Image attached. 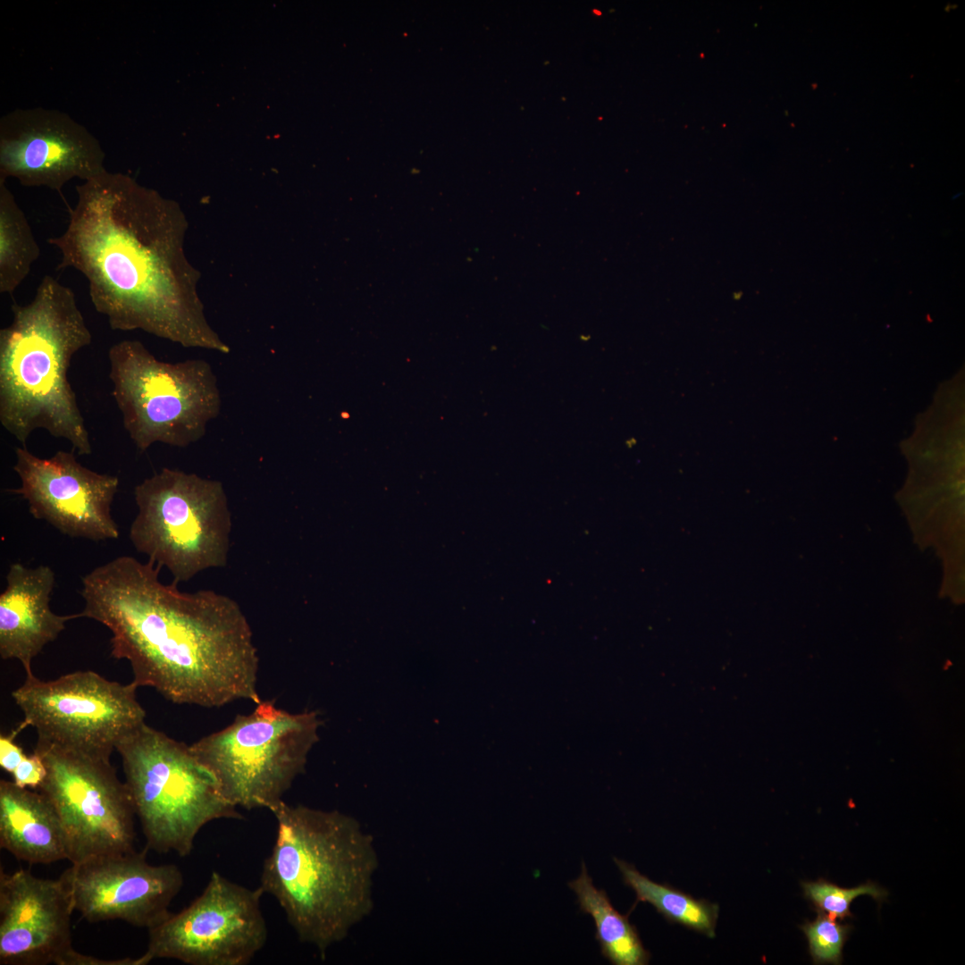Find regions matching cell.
Masks as SVG:
<instances>
[{"mask_svg":"<svg viewBox=\"0 0 965 965\" xmlns=\"http://www.w3.org/2000/svg\"><path fill=\"white\" fill-rule=\"evenodd\" d=\"M64 231L47 239L57 270L88 281L90 300L114 331L141 330L178 343L229 353L197 293L187 259L188 220L180 206L135 178L105 170L76 186Z\"/></svg>","mask_w":965,"mask_h":965,"instance_id":"obj_1","label":"cell"},{"mask_svg":"<svg viewBox=\"0 0 965 965\" xmlns=\"http://www.w3.org/2000/svg\"><path fill=\"white\" fill-rule=\"evenodd\" d=\"M160 568L130 556L94 568L82 578L80 617L110 630L111 655L129 661L138 686L177 704L259 703L257 650L239 604L212 590L164 584Z\"/></svg>","mask_w":965,"mask_h":965,"instance_id":"obj_2","label":"cell"},{"mask_svg":"<svg viewBox=\"0 0 965 965\" xmlns=\"http://www.w3.org/2000/svg\"><path fill=\"white\" fill-rule=\"evenodd\" d=\"M269 810L277 834L259 887L278 902L299 941L323 956L373 910V838L338 810L283 800Z\"/></svg>","mask_w":965,"mask_h":965,"instance_id":"obj_3","label":"cell"},{"mask_svg":"<svg viewBox=\"0 0 965 965\" xmlns=\"http://www.w3.org/2000/svg\"><path fill=\"white\" fill-rule=\"evenodd\" d=\"M0 330V423L22 446L37 429L64 439L78 455L92 452L89 433L68 379L74 355L92 334L73 290L45 275L34 298L13 303Z\"/></svg>","mask_w":965,"mask_h":965,"instance_id":"obj_4","label":"cell"},{"mask_svg":"<svg viewBox=\"0 0 965 965\" xmlns=\"http://www.w3.org/2000/svg\"><path fill=\"white\" fill-rule=\"evenodd\" d=\"M115 750L147 850L185 857L207 823L243 818L189 746L146 722L125 734Z\"/></svg>","mask_w":965,"mask_h":965,"instance_id":"obj_5","label":"cell"},{"mask_svg":"<svg viewBox=\"0 0 965 965\" xmlns=\"http://www.w3.org/2000/svg\"><path fill=\"white\" fill-rule=\"evenodd\" d=\"M108 359L112 395L139 451L157 442L187 447L218 416L221 394L206 360L164 362L135 340L113 344Z\"/></svg>","mask_w":965,"mask_h":965,"instance_id":"obj_6","label":"cell"},{"mask_svg":"<svg viewBox=\"0 0 965 965\" xmlns=\"http://www.w3.org/2000/svg\"><path fill=\"white\" fill-rule=\"evenodd\" d=\"M133 493L138 513L130 541L148 560L166 567L174 583L226 566L231 518L220 481L164 467Z\"/></svg>","mask_w":965,"mask_h":965,"instance_id":"obj_7","label":"cell"},{"mask_svg":"<svg viewBox=\"0 0 965 965\" xmlns=\"http://www.w3.org/2000/svg\"><path fill=\"white\" fill-rule=\"evenodd\" d=\"M320 725L316 711L290 713L261 701L250 714L189 747L231 803L269 810L304 773Z\"/></svg>","mask_w":965,"mask_h":965,"instance_id":"obj_8","label":"cell"},{"mask_svg":"<svg viewBox=\"0 0 965 965\" xmlns=\"http://www.w3.org/2000/svg\"><path fill=\"white\" fill-rule=\"evenodd\" d=\"M138 686L122 684L87 670L43 681L33 673L12 692L23 713L13 731L32 726L38 741L110 760L120 740L145 722Z\"/></svg>","mask_w":965,"mask_h":965,"instance_id":"obj_9","label":"cell"},{"mask_svg":"<svg viewBox=\"0 0 965 965\" xmlns=\"http://www.w3.org/2000/svg\"><path fill=\"white\" fill-rule=\"evenodd\" d=\"M34 751L46 768L38 790L57 812L71 864L134 851L136 814L110 760L38 741Z\"/></svg>","mask_w":965,"mask_h":965,"instance_id":"obj_10","label":"cell"},{"mask_svg":"<svg viewBox=\"0 0 965 965\" xmlns=\"http://www.w3.org/2000/svg\"><path fill=\"white\" fill-rule=\"evenodd\" d=\"M264 894L214 871L205 889L188 907L170 913L148 930L142 955L174 959L190 965H247L267 940L260 907Z\"/></svg>","mask_w":965,"mask_h":965,"instance_id":"obj_11","label":"cell"},{"mask_svg":"<svg viewBox=\"0 0 965 965\" xmlns=\"http://www.w3.org/2000/svg\"><path fill=\"white\" fill-rule=\"evenodd\" d=\"M105 160L98 139L65 112L16 108L0 118V180L61 192L72 179L105 172Z\"/></svg>","mask_w":965,"mask_h":965,"instance_id":"obj_12","label":"cell"},{"mask_svg":"<svg viewBox=\"0 0 965 965\" xmlns=\"http://www.w3.org/2000/svg\"><path fill=\"white\" fill-rule=\"evenodd\" d=\"M146 850L99 855L60 876L74 910L88 922L120 919L147 929L162 922L183 885L174 864L152 865Z\"/></svg>","mask_w":965,"mask_h":965,"instance_id":"obj_13","label":"cell"},{"mask_svg":"<svg viewBox=\"0 0 965 965\" xmlns=\"http://www.w3.org/2000/svg\"><path fill=\"white\" fill-rule=\"evenodd\" d=\"M13 470L21 496L36 519L45 520L63 534L92 541L115 540L118 526L111 507L119 486L117 476L82 466L74 451H56L41 458L26 446L15 449Z\"/></svg>","mask_w":965,"mask_h":965,"instance_id":"obj_14","label":"cell"},{"mask_svg":"<svg viewBox=\"0 0 965 965\" xmlns=\"http://www.w3.org/2000/svg\"><path fill=\"white\" fill-rule=\"evenodd\" d=\"M69 890L61 877L0 871V964L81 965L71 945Z\"/></svg>","mask_w":965,"mask_h":965,"instance_id":"obj_15","label":"cell"},{"mask_svg":"<svg viewBox=\"0 0 965 965\" xmlns=\"http://www.w3.org/2000/svg\"><path fill=\"white\" fill-rule=\"evenodd\" d=\"M5 579L6 587L0 594V656L19 660L29 675L34 658L58 637L67 621L80 617V613L61 616L51 610L55 576L50 566L29 568L13 563Z\"/></svg>","mask_w":965,"mask_h":965,"instance_id":"obj_16","label":"cell"},{"mask_svg":"<svg viewBox=\"0 0 965 965\" xmlns=\"http://www.w3.org/2000/svg\"><path fill=\"white\" fill-rule=\"evenodd\" d=\"M0 846L29 864L68 860L65 834L50 801L7 780L0 781Z\"/></svg>","mask_w":965,"mask_h":965,"instance_id":"obj_17","label":"cell"},{"mask_svg":"<svg viewBox=\"0 0 965 965\" xmlns=\"http://www.w3.org/2000/svg\"><path fill=\"white\" fill-rule=\"evenodd\" d=\"M568 886L577 896L580 910L592 917L601 954L611 964L649 963L650 953L644 948L636 927L629 922L628 914L619 913L606 892L595 887L584 862L580 876Z\"/></svg>","mask_w":965,"mask_h":965,"instance_id":"obj_18","label":"cell"},{"mask_svg":"<svg viewBox=\"0 0 965 965\" xmlns=\"http://www.w3.org/2000/svg\"><path fill=\"white\" fill-rule=\"evenodd\" d=\"M614 861L624 883L636 894L634 908L640 902H648L667 920L681 924L709 938L715 937L717 904L705 899H696L668 885L656 883L625 860L614 858Z\"/></svg>","mask_w":965,"mask_h":965,"instance_id":"obj_19","label":"cell"},{"mask_svg":"<svg viewBox=\"0 0 965 965\" xmlns=\"http://www.w3.org/2000/svg\"><path fill=\"white\" fill-rule=\"evenodd\" d=\"M40 256L28 219L4 180H0V292L12 296Z\"/></svg>","mask_w":965,"mask_h":965,"instance_id":"obj_20","label":"cell"},{"mask_svg":"<svg viewBox=\"0 0 965 965\" xmlns=\"http://www.w3.org/2000/svg\"><path fill=\"white\" fill-rule=\"evenodd\" d=\"M804 896L816 911L826 913L834 919L843 920L852 917L850 906L860 895L868 894L878 902H883L888 892L877 884L868 882L852 888H843L823 878L801 882Z\"/></svg>","mask_w":965,"mask_h":965,"instance_id":"obj_21","label":"cell"},{"mask_svg":"<svg viewBox=\"0 0 965 965\" xmlns=\"http://www.w3.org/2000/svg\"><path fill=\"white\" fill-rule=\"evenodd\" d=\"M817 913L815 920H807L800 927L808 939L812 961L814 964H840L843 945L852 927L837 922L826 913Z\"/></svg>","mask_w":965,"mask_h":965,"instance_id":"obj_22","label":"cell"},{"mask_svg":"<svg viewBox=\"0 0 965 965\" xmlns=\"http://www.w3.org/2000/svg\"><path fill=\"white\" fill-rule=\"evenodd\" d=\"M13 782L23 788L38 789L46 776L45 763L37 752L26 756L12 774Z\"/></svg>","mask_w":965,"mask_h":965,"instance_id":"obj_23","label":"cell"},{"mask_svg":"<svg viewBox=\"0 0 965 965\" xmlns=\"http://www.w3.org/2000/svg\"><path fill=\"white\" fill-rule=\"evenodd\" d=\"M15 736L13 732L0 736V766L11 775L27 756L22 748L14 742Z\"/></svg>","mask_w":965,"mask_h":965,"instance_id":"obj_24","label":"cell"}]
</instances>
